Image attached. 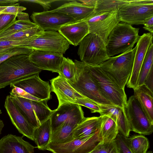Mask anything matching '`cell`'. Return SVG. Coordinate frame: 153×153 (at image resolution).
Masks as SVG:
<instances>
[{
	"instance_id": "cell-18",
	"label": "cell",
	"mask_w": 153,
	"mask_h": 153,
	"mask_svg": "<svg viewBox=\"0 0 153 153\" xmlns=\"http://www.w3.org/2000/svg\"><path fill=\"white\" fill-rule=\"evenodd\" d=\"M51 91L56 94L59 102L58 106L62 104L75 103L77 98L85 97L78 93L61 75L50 80Z\"/></svg>"
},
{
	"instance_id": "cell-9",
	"label": "cell",
	"mask_w": 153,
	"mask_h": 153,
	"mask_svg": "<svg viewBox=\"0 0 153 153\" xmlns=\"http://www.w3.org/2000/svg\"><path fill=\"white\" fill-rule=\"evenodd\" d=\"M120 22L131 25H143L153 16V4H143L138 0H130L118 11Z\"/></svg>"
},
{
	"instance_id": "cell-5",
	"label": "cell",
	"mask_w": 153,
	"mask_h": 153,
	"mask_svg": "<svg viewBox=\"0 0 153 153\" xmlns=\"http://www.w3.org/2000/svg\"><path fill=\"white\" fill-rule=\"evenodd\" d=\"M88 66L91 76L102 96L112 105L124 108L127 101L124 89L121 88L99 66Z\"/></svg>"
},
{
	"instance_id": "cell-48",
	"label": "cell",
	"mask_w": 153,
	"mask_h": 153,
	"mask_svg": "<svg viewBox=\"0 0 153 153\" xmlns=\"http://www.w3.org/2000/svg\"><path fill=\"white\" fill-rule=\"evenodd\" d=\"M4 126V124L2 120H0V135L1 133L2 129Z\"/></svg>"
},
{
	"instance_id": "cell-32",
	"label": "cell",
	"mask_w": 153,
	"mask_h": 153,
	"mask_svg": "<svg viewBox=\"0 0 153 153\" xmlns=\"http://www.w3.org/2000/svg\"><path fill=\"white\" fill-rule=\"evenodd\" d=\"M33 108L37 119L41 125L50 118L54 110H51L47 104L48 101L31 100Z\"/></svg>"
},
{
	"instance_id": "cell-19",
	"label": "cell",
	"mask_w": 153,
	"mask_h": 153,
	"mask_svg": "<svg viewBox=\"0 0 153 153\" xmlns=\"http://www.w3.org/2000/svg\"><path fill=\"white\" fill-rule=\"evenodd\" d=\"M100 116H106L112 119L116 123L120 134L128 137L130 132L125 111L122 108L112 105L99 104Z\"/></svg>"
},
{
	"instance_id": "cell-35",
	"label": "cell",
	"mask_w": 153,
	"mask_h": 153,
	"mask_svg": "<svg viewBox=\"0 0 153 153\" xmlns=\"http://www.w3.org/2000/svg\"><path fill=\"white\" fill-rule=\"evenodd\" d=\"M42 31L43 30L37 26L34 28L20 31L0 38V40L10 41L22 40L30 37Z\"/></svg>"
},
{
	"instance_id": "cell-14",
	"label": "cell",
	"mask_w": 153,
	"mask_h": 153,
	"mask_svg": "<svg viewBox=\"0 0 153 153\" xmlns=\"http://www.w3.org/2000/svg\"><path fill=\"white\" fill-rule=\"evenodd\" d=\"M10 86L21 88L40 100L48 101L51 98V85L48 82L42 80L39 74L18 81Z\"/></svg>"
},
{
	"instance_id": "cell-16",
	"label": "cell",
	"mask_w": 153,
	"mask_h": 153,
	"mask_svg": "<svg viewBox=\"0 0 153 153\" xmlns=\"http://www.w3.org/2000/svg\"><path fill=\"white\" fill-rule=\"evenodd\" d=\"M30 61L42 70L60 73V67L64 56L62 53L33 50L29 54Z\"/></svg>"
},
{
	"instance_id": "cell-30",
	"label": "cell",
	"mask_w": 153,
	"mask_h": 153,
	"mask_svg": "<svg viewBox=\"0 0 153 153\" xmlns=\"http://www.w3.org/2000/svg\"><path fill=\"white\" fill-rule=\"evenodd\" d=\"M126 141L132 153H146L149 146L148 138L141 135L126 137Z\"/></svg>"
},
{
	"instance_id": "cell-44",
	"label": "cell",
	"mask_w": 153,
	"mask_h": 153,
	"mask_svg": "<svg viewBox=\"0 0 153 153\" xmlns=\"http://www.w3.org/2000/svg\"><path fill=\"white\" fill-rule=\"evenodd\" d=\"M144 85L153 92V67H152L146 76Z\"/></svg>"
},
{
	"instance_id": "cell-23",
	"label": "cell",
	"mask_w": 153,
	"mask_h": 153,
	"mask_svg": "<svg viewBox=\"0 0 153 153\" xmlns=\"http://www.w3.org/2000/svg\"><path fill=\"white\" fill-rule=\"evenodd\" d=\"M102 117H85L75 128L74 131V138H78L88 137L99 131Z\"/></svg>"
},
{
	"instance_id": "cell-51",
	"label": "cell",
	"mask_w": 153,
	"mask_h": 153,
	"mask_svg": "<svg viewBox=\"0 0 153 153\" xmlns=\"http://www.w3.org/2000/svg\"><path fill=\"white\" fill-rule=\"evenodd\" d=\"M2 113V111L0 109V114H1Z\"/></svg>"
},
{
	"instance_id": "cell-38",
	"label": "cell",
	"mask_w": 153,
	"mask_h": 153,
	"mask_svg": "<svg viewBox=\"0 0 153 153\" xmlns=\"http://www.w3.org/2000/svg\"><path fill=\"white\" fill-rule=\"evenodd\" d=\"M17 15L0 13V32L16 21Z\"/></svg>"
},
{
	"instance_id": "cell-10",
	"label": "cell",
	"mask_w": 153,
	"mask_h": 153,
	"mask_svg": "<svg viewBox=\"0 0 153 153\" xmlns=\"http://www.w3.org/2000/svg\"><path fill=\"white\" fill-rule=\"evenodd\" d=\"M117 12L113 11L93 14L86 20L89 33L96 34L106 43L110 33L120 22Z\"/></svg>"
},
{
	"instance_id": "cell-6",
	"label": "cell",
	"mask_w": 153,
	"mask_h": 153,
	"mask_svg": "<svg viewBox=\"0 0 153 153\" xmlns=\"http://www.w3.org/2000/svg\"><path fill=\"white\" fill-rule=\"evenodd\" d=\"M79 45L78 54L81 61L87 65L99 66L110 58L108 54L106 43L95 33H88Z\"/></svg>"
},
{
	"instance_id": "cell-39",
	"label": "cell",
	"mask_w": 153,
	"mask_h": 153,
	"mask_svg": "<svg viewBox=\"0 0 153 153\" xmlns=\"http://www.w3.org/2000/svg\"><path fill=\"white\" fill-rule=\"evenodd\" d=\"M75 104L88 108L92 113H98L100 110L98 104L86 97L77 98Z\"/></svg>"
},
{
	"instance_id": "cell-20",
	"label": "cell",
	"mask_w": 153,
	"mask_h": 153,
	"mask_svg": "<svg viewBox=\"0 0 153 153\" xmlns=\"http://www.w3.org/2000/svg\"><path fill=\"white\" fill-rule=\"evenodd\" d=\"M58 32L74 46L79 45L83 39L89 32L86 20L67 24L62 27Z\"/></svg>"
},
{
	"instance_id": "cell-40",
	"label": "cell",
	"mask_w": 153,
	"mask_h": 153,
	"mask_svg": "<svg viewBox=\"0 0 153 153\" xmlns=\"http://www.w3.org/2000/svg\"><path fill=\"white\" fill-rule=\"evenodd\" d=\"M126 137L120 134H118L115 139L118 153H132L126 141Z\"/></svg>"
},
{
	"instance_id": "cell-28",
	"label": "cell",
	"mask_w": 153,
	"mask_h": 153,
	"mask_svg": "<svg viewBox=\"0 0 153 153\" xmlns=\"http://www.w3.org/2000/svg\"><path fill=\"white\" fill-rule=\"evenodd\" d=\"M52 134L50 119L46 120L35 129L34 138L39 150H46L49 144Z\"/></svg>"
},
{
	"instance_id": "cell-8",
	"label": "cell",
	"mask_w": 153,
	"mask_h": 153,
	"mask_svg": "<svg viewBox=\"0 0 153 153\" xmlns=\"http://www.w3.org/2000/svg\"><path fill=\"white\" fill-rule=\"evenodd\" d=\"M124 109L130 131L145 135H149L152 133L153 124L133 95L127 100Z\"/></svg>"
},
{
	"instance_id": "cell-43",
	"label": "cell",
	"mask_w": 153,
	"mask_h": 153,
	"mask_svg": "<svg viewBox=\"0 0 153 153\" xmlns=\"http://www.w3.org/2000/svg\"><path fill=\"white\" fill-rule=\"evenodd\" d=\"M59 0H19V1L31 2L38 4L42 6L44 11H48L51 7V4L53 2Z\"/></svg>"
},
{
	"instance_id": "cell-33",
	"label": "cell",
	"mask_w": 153,
	"mask_h": 153,
	"mask_svg": "<svg viewBox=\"0 0 153 153\" xmlns=\"http://www.w3.org/2000/svg\"><path fill=\"white\" fill-rule=\"evenodd\" d=\"M37 25L30 21L17 19L8 27L0 32V38L16 33L34 28Z\"/></svg>"
},
{
	"instance_id": "cell-25",
	"label": "cell",
	"mask_w": 153,
	"mask_h": 153,
	"mask_svg": "<svg viewBox=\"0 0 153 153\" xmlns=\"http://www.w3.org/2000/svg\"><path fill=\"white\" fill-rule=\"evenodd\" d=\"M20 112L35 128L40 125L35 114L31 100L10 95Z\"/></svg>"
},
{
	"instance_id": "cell-7",
	"label": "cell",
	"mask_w": 153,
	"mask_h": 153,
	"mask_svg": "<svg viewBox=\"0 0 153 153\" xmlns=\"http://www.w3.org/2000/svg\"><path fill=\"white\" fill-rule=\"evenodd\" d=\"M68 42L58 31H41L30 37L27 43L19 46L33 50L65 53L69 47Z\"/></svg>"
},
{
	"instance_id": "cell-3",
	"label": "cell",
	"mask_w": 153,
	"mask_h": 153,
	"mask_svg": "<svg viewBox=\"0 0 153 153\" xmlns=\"http://www.w3.org/2000/svg\"><path fill=\"white\" fill-rule=\"evenodd\" d=\"M139 28L120 22L110 33L106 43L108 56L121 54L133 49L139 36Z\"/></svg>"
},
{
	"instance_id": "cell-29",
	"label": "cell",
	"mask_w": 153,
	"mask_h": 153,
	"mask_svg": "<svg viewBox=\"0 0 153 153\" xmlns=\"http://www.w3.org/2000/svg\"><path fill=\"white\" fill-rule=\"evenodd\" d=\"M130 2V0H97L94 14L113 11H118L124 5Z\"/></svg>"
},
{
	"instance_id": "cell-45",
	"label": "cell",
	"mask_w": 153,
	"mask_h": 153,
	"mask_svg": "<svg viewBox=\"0 0 153 153\" xmlns=\"http://www.w3.org/2000/svg\"><path fill=\"white\" fill-rule=\"evenodd\" d=\"M143 28L149 32V33H153V16L150 18L143 24Z\"/></svg>"
},
{
	"instance_id": "cell-13",
	"label": "cell",
	"mask_w": 153,
	"mask_h": 153,
	"mask_svg": "<svg viewBox=\"0 0 153 153\" xmlns=\"http://www.w3.org/2000/svg\"><path fill=\"white\" fill-rule=\"evenodd\" d=\"M33 23L42 30L58 31L62 26L76 22L72 17L57 11L33 12L30 16Z\"/></svg>"
},
{
	"instance_id": "cell-27",
	"label": "cell",
	"mask_w": 153,
	"mask_h": 153,
	"mask_svg": "<svg viewBox=\"0 0 153 153\" xmlns=\"http://www.w3.org/2000/svg\"><path fill=\"white\" fill-rule=\"evenodd\" d=\"M98 132V137L102 142H109L115 139L119 133L118 128L116 122L110 117L102 116Z\"/></svg>"
},
{
	"instance_id": "cell-22",
	"label": "cell",
	"mask_w": 153,
	"mask_h": 153,
	"mask_svg": "<svg viewBox=\"0 0 153 153\" xmlns=\"http://www.w3.org/2000/svg\"><path fill=\"white\" fill-rule=\"evenodd\" d=\"M52 10L65 14L76 22L86 20L94 13V8L86 7L76 0L70 1Z\"/></svg>"
},
{
	"instance_id": "cell-50",
	"label": "cell",
	"mask_w": 153,
	"mask_h": 153,
	"mask_svg": "<svg viewBox=\"0 0 153 153\" xmlns=\"http://www.w3.org/2000/svg\"><path fill=\"white\" fill-rule=\"evenodd\" d=\"M147 153H152V151H149L147 152Z\"/></svg>"
},
{
	"instance_id": "cell-31",
	"label": "cell",
	"mask_w": 153,
	"mask_h": 153,
	"mask_svg": "<svg viewBox=\"0 0 153 153\" xmlns=\"http://www.w3.org/2000/svg\"><path fill=\"white\" fill-rule=\"evenodd\" d=\"M153 44L149 48L142 63L138 79L137 87L143 85L146 77L153 67Z\"/></svg>"
},
{
	"instance_id": "cell-36",
	"label": "cell",
	"mask_w": 153,
	"mask_h": 153,
	"mask_svg": "<svg viewBox=\"0 0 153 153\" xmlns=\"http://www.w3.org/2000/svg\"><path fill=\"white\" fill-rule=\"evenodd\" d=\"M33 50L21 46H17L0 53V64L10 58L21 54H29Z\"/></svg>"
},
{
	"instance_id": "cell-34",
	"label": "cell",
	"mask_w": 153,
	"mask_h": 153,
	"mask_svg": "<svg viewBox=\"0 0 153 153\" xmlns=\"http://www.w3.org/2000/svg\"><path fill=\"white\" fill-rule=\"evenodd\" d=\"M76 72V67L74 62L68 57H64L61 64L60 73L68 81H70L73 78Z\"/></svg>"
},
{
	"instance_id": "cell-2",
	"label": "cell",
	"mask_w": 153,
	"mask_h": 153,
	"mask_svg": "<svg viewBox=\"0 0 153 153\" xmlns=\"http://www.w3.org/2000/svg\"><path fill=\"white\" fill-rule=\"evenodd\" d=\"M74 62L76 72L73 79L68 81L70 85L82 95L99 104L112 105L101 94L91 76L88 65L76 59Z\"/></svg>"
},
{
	"instance_id": "cell-37",
	"label": "cell",
	"mask_w": 153,
	"mask_h": 153,
	"mask_svg": "<svg viewBox=\"0 0 153 153\" xmlns=\"http://www.w3.org/2000/svg\"><path fill=\"white\" fill-rule=\"evenodd\" d=\"M93 150L97 153H118L115 140L107 142L101 141Z\"/></svg>"
},
{
	"instance_id": "cell-21",
	"label": "cell",
	"mask_w": 153,
	"mask_h": 153,
	"mask_svg": "<svg viewBox=\"0 0 153 153\" xmlns=\"http://www.w3.org/2000/svg\"><path fill=\"white\" fill-rule=\"evenodd\" d=\"M34 148L22 137L12 134L0 140V153H34Z\"/></svg>"
},
{
	"instance_id": "cell-42",
	"label": "cell",
	"mask_w": 153,
	"mask_h": 153,
	"mask_svg": "<svg viewBox=\"0 0 153 153\" xmlns=\"http://www.w3.org/2000/svg\"><path fill=\"white\" fill-rule=\"evenodd\" d=\"M12 87L13 88L10 92V95L25 98L32 100L36 101L40 100L21 88L14 86H13Z\"/></svg>"
},
{
	"instance_id": "cell-49",
	"label": "cell",
	"mask_w": 153,
	"mask_h": 153,
	"mask_svg": "<svg viewBox=\"0 0 153 153\" xmlns=\"http://www.w3.org/2000/svg\"><path fill=\"white\" fill-rule=\"evenodd\" d=\"M93 150L88 153H97L95 152H94Z\"/></svg>"
},
{
	"instance_id": "cell-24",
	"label": "cell",
	"mask_w": 153,
	"mask_h": 153,
	"mask_svg": "<svg viewBox=\"0 0 153 153\" xmlns=\"http://www.w3.org/2000/svg\"><path fill=\"white\" fill-rule=\"evenodd\" d=\"M133 96L138 101L149 119L153 124V92L143 85L134 90Z\"/></svg>"
},
{
	"instance_id": "cell-15",
	"label": "cell",
	"mask_w": 153,
	"mask_h": 153,
	"mask_svg": "<svg viewBox=\"0 0 153 153\" xmlns=\"http://www.w3.org/2000/svg\"><path fill=\"white\" fill-rule=\"evenodd\" d=\"M153 34L144 33L139 37L136 45L137 48L131 75L127 83V87L133 90L137 87L139 75L147 50L152 43Z\"/></svg>"
},
{
	"instance_id": "cell-4",
	"label": "cell",
	"mask_w": 153,
	"mask_h": 153,
	"mask_svg": "<svg viewBox=\"0 0 153 153\" xmlns=\"http://www.w3.org/2000/svg\"><path fill=\"white\" fill-rule=\"evenodd\" d=\"M137 48V46L131 50L110 58L99 66L122 89L131 75Z\"/></svg>"
},
{
	"instance_id": "cell-1",
	"label": "cell",
	"mask_w": 153,
	"mask_h": 153,
	"mask_svg": "<svg viewBox=\"0 0 153 153\" xmlns=\"http://www.w3.org/2000/svg\"><path fill=\"white\" fill-rule=\"evenodd\" d=\"M42 71L30 61L29 54L13 56L0 64V89L39 74Z\"/></svg>"
},
{
	"instance_id": "cell-12",
	"label": "cell",
	"mask_w": 153,
	"mask_h": 153,
	"mask_svg": "<svg viewBox=\"0 0 153 153\" xmlns=\"http://www.w3.org/2000/svg\"><path fill=\"white\" fill-rule=\"evenodd\" d=\"M84 118L81 106L78 104L69 103L58 106L50 118L52 133L65 122L78 125Z\"/></svg>"
},
{
	"instance_id": "cell-47",
	"label": "cell",
	"mask_w": 153,
	"mask_h": 153,
	"mask_svg": "<svg viewBox=\"0 0 153 153\" xmlns=\"http://www.w3.org/2000/svg\"><path fill=\"white\" fill-rule=\"evenodd\" d=\"M18 2V0H0V6H12Z\"/></svg>"
},
{
	"instance_id": "cell-46",
	"label": "cell",
	"mask_w": 153,
	"mask_h": 153,
	"mask_svg": "<svg viewBox=\"0 0 153 153\" xmlns=\"http://www.w3.org/2000/svg\"><path fill=\"white\" fill-rule=\"evenodd\" d=\"M84 5L94 9L97 3V0H76Z\"/></svg>"
},
{
	"instance_id": "cell-17",
	"label": "cell",
	"mask_w": 153,
	"mask_h": 153,
	"mask_svg": "<svg viewBox=\"0 0 153 153\" xmlns=\"http://www.w3.org/2000/svg\"><path fill=\"white\" fill-rule=\"evenodd\" d=\"M4 106L12 123L18 131L24 136L34 141L35 128L20 112L10 95L7 96Z\"/></svg>"
},
{
	"instance_id": "cell-41",
	"label": "cell",
	"mask_w": 153,
	"mask_h": 153,
	"mask_svg": "<svg viewBox=\"0 0 153 153\" xmlns=\"http://www.w3.org/2000/svg\"><path fill=\"white\" fill-rule=\"evenodd\" d=\"M26 9V8L20 6L19 4L17 3L12 6H0V13L17 15Z\"/></svg>"
},
{
	"instance_id": "cell-26",
	"label": "cell",
	"mask_w": 153,
	"mask_h": 153,
	"mask_svg": "<svg viewBox=\"0 0 153 153\" xmlns=\"http://www.w3.org/2000/svg\"><path fill=\"white\" fill-rule=\"evenodd\" d=\"M77 125L65 122L51 134L49 143L62 144L71 141L74 138V131Z\"/></svg>"
},
{
	"instance_id": "cell-11",
	"label": "cell",
	"mask_w": 153,
	"mask_h": 153,
	"mask_svg": "<svg viewBox=\"0 0 153 153\" xmlns=\"http://www.w3.org/2000/svg\"><path fill=\"white\" fill-rule=\"evenodd\" d=\"M98 132L88 137L74 139L64 144L49 143L46 150L53 153H88L102 141L98 137Z\"/></svg>"
}]
</instances>
